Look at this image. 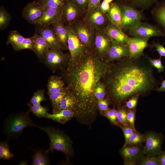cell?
Instances as JSON below:
<instances>
[{
	"mask_svg": "<svg viewBox=\"0 0 165 165\" xmlns=\"http://www.w3.org/2000/svg\"><path fill=\"white\" fill-rule=\"evenodd\" d=\"M94 52L99 58L104 60L111 40L104 31L95 30Z\"/></svg>",
	"mask_w": 165,
	"mask_h": 165,
	"instance_id": "4fadbf2b",
	"label": "cell"
},
{
	"mask_svg": "<svg viewBox=\"0 0 165 165\" xmlns=\"http://www.w3.org/2000/svg\"><path fill=\"white\" fill-rule=\"evenodd\" d=\"M11 16L2 6L0 8V29L3 30L9 25Z\"/></svg>",
	"mask_w": 165,
	"mask_h": 165,
	"instance_id": "836d02e7",
	"label": "cell"
},
{
	"mask_svg": "<svg viewBox=\"0 0 165 165\" xmlns=\"http://www.w3.org/2000/svg\"><path fill=\"white\" fill-rule=\"evenodd\" d=\"M24 38L16 30L11 31L7 38L6 45H8L11 44L13 46L18 44L20 43Z\"/></svg>",
	"mask_w": 165,
	"mask_h": 165,
	"instance_id": "e575fe53",
	"label": "cell"
},
{
	"mask_svg": "<svg viewBox=\"0 0 165 165\" xmlns=\"http://www.w3.org/2000/svg\"><path fill=\"white\" fill-rule=\"evenodd\" d=\"M19 165H28V164L27 163L26 160H21L20 162Z\"/></svg>",
	"mask_w": 165,
	"mask_h": 165,
	"instance_id": "11a10c76",
	"label": "cell"
},
{
	"mask_svg": "<svg viewBox=\"0 0 165 165\" xmlns=\"http://www.w3.org/2000/svg\"><path fill=\"white\" fill-rule=\"evenodd\" d=\"M135 111L132 109L127 112V119L130 127L135 132H136L134 126L135 118Z\"/></svg>",
	"mask_w": 165,
	"mask_h": 165,
	"instance_id": "bcb514c9",
	"label": "cell"
},
{
	"mask_svg": "<svg viewBox=\"0 0 165 165\" xmlns=\"http://www.w3.org/2000/svg\"><path fill=\"white\" fill-rule=\"evenodd\" d=\"M141 152L138 147L124 146L121 149V152L124 159L125 164L134 165L141 156Z\"/></svg>",
	"mask_w": 165,
	"mask_h": 165,
	"instance_id": "44dd1931",
	"label": "cell"
},
{
	"mask_svg": "<svg viewBox=\"0 0 165 165\" xmlns=\"http://www.w3.org/2000/svg\"><path fill=\"white\" fill-rule=\"evenodd\" d=\"M94 94L97 101L104 99L106 96L104 85L101 80L98 81L96 85L94 91Z\"/></svg>",
	"mask_w": 165,
	"mask_h": 165,
	"instance_id": "f35d334b",
	"label": "cell"
},
{
	"mask_svg": "<svg viewBox=\"0 0 165 165\" xmlns=\"http://www.w3.org/2000/svg\"><path fill=\"white\" fill-rule=\"evenodd\" d=\"M29 110L13 113L5 119L3 132L9 140H15L22 134V130L30 126L36 127L29 115Z\"/></svg>",
	"mask_w": 165,
	"mask_h": 165,
	"instance_id": "277c9868",
	"label": "cell"
},
{
	"mask_svg": "<svg viewBox=\"0 0 165 165\" xmlns=\"http://www.w3.org/2000/svg\"><path fill=\"white\" fill-rule=\"evenodd\" d=\"M84 13L75 5L73 0H66L62 9L61 20L65 26H69L82 18Z\"/></svg>",
	"mask_w": 165,
	"mask_h": 165,
	"instance_id": "7c38bea8",
	"label": "cell"
},
{
	"mask_svg": "<svg viewBox=\"0 0 165 165\" xmlns=\"http://www.w3.org/2000/svg\"><path fill=\"white\" fill-rule=\"evenodd\" d=\"M68 91L67 87L66 86L63 90L49 95L52 106L53 113L57 112L61 101L66 95Z\"/></svg>",
	"mask_w": 165,
	"mask_h": 165,
	"instance_id": "f546056e",
	"label": "cell"
},
{
	"mask_svg": "<svg viewBox=\"0 0 165 165\" xmlns=\"http://www.w3.org/2000/svg\"><path fill=\"white\" fill-rule=\"evenodd\" d=\"M70 53L54 49H48L45 56L44 62L50 70L54 72L62 71L68 66L71 61Z\"/></svg>",
	"mask_w": 165,
	"mask_h": 165,
	"instance_id": "5b68a950",
	"label": "cell"
},
{
	"mask_svg": "<svg viewBox=\"0 0 165 165\" xmlns=\"http://www.w3.org/2000/svg\"><path fill=\"white\" fill-rule=\"evenodd\" d=\"M127 112L126 109L123 107H119L117 110V120L123 125L129 126L127 117Z\"/></svg>",
	"mask_w": 165,
	"mask_h": 165,
	"instance_id": "8d00e7d4",
	"label": "cell"
},
{
	"mask_svg": "<svg viewBox=\"0 0 165 165\" xmlns=\"http://www.w3.org/2000/svg\"></svg>",
	"mask_w": 165,
	"mask_h": 165,
	"instance_id": "680465c9",
	"label": "cell"
},
{
	"mask_svg": "<svg viewBox=\"0 0 165 165\" xmlns=\"http://www.w3.org/2000/svg\"><path fill=\"white\" fill-rule=\"evenodd\" d=\"M9 140L7 139L6 141L0 143V159L9 160L14 156V154L10 151L8 143Z\"/></svg>",
	"mask_w": 165,
	"mask_h": 165,
	"instance_id": "1f68e13d",
	"label": "cell"
},
{
	"mask_svg": "<svg viewBox=\"0 0 165 165\" xmlns=\"http://www.w3.org/2000/svg\"><path fill=\"white\" fill-rule=\"evenodd\" d=\"M66 27L68 36V49L71 57L69 64H72L79 61L90 52L81 41L72 27Z\"/></svg>",
	"mask_w": 165,
	"mask_h": 165,
	"instance_id": "52a82bcc",
	"label": "cell"
},
{
	"mask_svg": "<svg viewBox=\"0 0 165 165\" xmlns=\"http://www.w3.org/2000/svg\"><path fill=\"white\" fill-rule=\"evenodd\" d=\"M158 155L160 165H165V152H162Z\"/></svg>",
	"mask_w": 165,
	"mask_h": 165,
	"instance_id": "f5cc1de1",
	"label": "cell"
},
{
	"mask_svg": "<svg viewBox=\"0 0 165 165\" xmlns=\"http://www.w3.org/2000/svg\"><path fill=\"white\" fill-rule=\"evenodd\" d=\"M109 100L107 97L102 100H97V108L101 113L106 111L109 109Z\"/></svg>",
	"mask_w": 165,
	"mask_h": 165,
	"instance_id": "b9f144b4",
	"label": "cell"
},
{
	"mask_svg": "<svg viewBox=\"0 0 165 165\" xmlns=\"http://www.w3.org/2000/svg\"><path fill=\"white\" fill-rule=\"evenodd\" d=\"M65 1H66V0H65Z\"/></svg>",
	"mask_w": 165,
	"mask_h": 165,
	"instance_id": "6f0895ef",
	"label": "cell"
},
{
	"mask_svg": "<svg viewBox=\"0 0 165 165\" xmlns=\"http://www.w3.org/2000/svg\"><path fill=\"white\" fill-rule=\"evenodd\" d=\"M116 2L124 4L134 8L145 10L151 8L159 0H116Z\"/></svg>",
	"mask_w": 165,
	"mask_h": 165,
	"instance_id": "d4e9b609",
	"label": "cell"
},
{
	"mask_svg": "<svg viewBox=\"0 0 165 165\" xmlns=\"http://www.w3.org/2000/svg\"><path fill=\"white\" fill-rule=\"evenodd\" d=\"M35 31L45 41L50 49L63 50L51 25L35 26Z\"/></svg>",
	"mask_w": 165,
	"mask_h": 165,
	"instance_id": "e0dca14e",
	"label": "cell"
},
{
	"mask_svg": "<svg viewBox=\"0 0 165 165\" xmlns=\"http://www.w3.org/2000/svg\"><path fill=\"white\" fill-rule=\"evenodd\" d=\"M63 8L45 7L43 15L36 22L35 26H47L61 20Z\"/></svg>",
	"mask_w": 165,
	"mask_h": 165,
	"instance_id": "ac0fdd59",
	"label": "cell"
},
{
	"mask_svg": "<svg viewBox=\"0 0 165 165\" xmlns=\"http://www.w3.org/2000/svg\"><path fill=\"white\" fill-rule=\"evenodd\" d=\"M12 46L14 50L16 51L24 49L31 50L33 51L34 50V43L32 37L24 38L20 43Z\"/></svg>",
	"mask_w": 165,
	"mask_h": 165,
	"instance_id": "d6a6232c",
	"label": "cell"
},
{
	"mask_svg": "<svg viewBox=\"0 0 165 165\" xmlns=\"http://www.w3.org/2000/svg\"><path fill=\"white\" fill-rule=\"evenodd\" d=\"M71 26L79 38L90 52H93L95 29L82 18L75 21Z\"/></svg>",
	"mask_w": 165,
	"mask_h": 165,
	"instance_id": "8992f818",
	"label": "cell"
},
{
	"mask_svg": "<svg viewBox=\"0 0 165 165\" xmlns=\"http://www.w3.org/2000/svg\"><path fill=\"white\" fill-rule=\"evenodd\" d=\"M110 63L89 52L79 61L70 64L62 72L68 91L75 98V117L79 123L90 128L98 115L94 91Z\"/></svg>",
	"mask_w": 165,
	"mask_h": 165,
	"instance_id": "7a4b0ae2",
	"label": "cell"
},
{
	"mask_svg": "<svg viewBox=\"0 0 165 165\" xmlns=\"http://www.w3.org/2000/svg\"><path fill=\"white\" fill-rule=\"evenodd\" d=\"M152 47L156 48V50L158 52L160 57H165V48L163 45H161L159 42L156 43L153 42Z\"/></svg>",
	"mask_w": 165,
	"mask_h": 165,
	"instance_id": "c3c4849f",
	"label": "cell"
},
{
	"mask_svg": "<svg viewBox=\"0 0 165 165\" xmlns=\"http://www.w3.org/2000/svg\"><path fill=\"white\" fill-rule=\"evenodd\" d=\"M44 90H38L34 92L33 96L30 101V104L33 105H40L41 102L47 99L44 96Z\"/></svg>",
	"mask_w": 165,
	"mask_h": 165,
	"instance_id": "74e56055",
	"label": "cell"
},
{
	"mask_svg": "<svg viewBox=\"0 0 165 165\" xmlns=\"http://www.w3.org/2000/svg\"><path fill=\"white\" fill-rule=\"evenodd\" d=\"M147 57L151 64L157 69L158 72L160 73L164 71L165 67L162 64L161 57L157 59H152L147 56Z\"/></svg>",
	"mask_w": 165,
	"mask_h": 165,
	"instance_id": "60d3db41",
	"label": "cell"
},
{
	"mask_svg": "<svg viewBox=\"0 0 165 165\" xmlns=\"http://www.w3.org/2000/svg\"><path fill=\"white\" fill-rule=\"evenodd\" d=\"M32 37L34 43V52L40 61H43L47 51L49 49L48 46L36 31Z\"/></svg>",
	"mask_w": 165,
	"mask_h": 165,
	"instance_id": "7402d4cb",
	"label": "cell"
},
{
	"mask_svg": "<svg viewBox=\"0 0 165 165\" xmlns=\"http://www.w3.org/2000/svg\"><path fill=\"white\" fill-rule=\"evenodd\" d=\"M75 101L74 96L68 91L66 95L61 101L56 112L63 109L72 110L75 113Z\"/></svg>",
	"mask_w": 165,
	"mask_h": 165,
	"instance_id": "f1b7e54d",
	"label": "cell"
},
{
	"mask_svg": "<svg viewBox=\"0 0 165 165\" xmlns=\"http://www.w3.org/2000/svg\"><path fill=\"white\" fill-rule=\"evenodd\" d=\"M143 138L141 134L134 131L130 136L127 144L134 145L141 143L143 141Z\"/></svg>",
	"mask_w": 165,
	"mask_h": 165,
	"instance_id": "7bdbcfd3",
	"label": "cell"
},
{
	"mask_svg": "<svg viewBox=\"0 0 165 165\" xmlns=\"http://www.w3.org/2000/svg\"><path fill=\"white\" fill-rule=\"evenodd\" d=\"M76 6L84 14L88 8V0H73Z\"/></svg>",
	"mask_w": 165,
	"mask_h": 165,
	"instance_id": "f6af8a7d",
	"label": "cell"
},
{
	"mask_svg": "<svg viewBox=\"0 0 165 165\" xmlns=\"http://www.w3.org/2000/svg\"><path fill=\"white\" fill-rule=\"evenodd\" d=\"M111 41L123 45H127L128 36L118 26L110 22L104 31Z\"/></svg>",
	"mask_w": 165,
	"mask_h": 165,
	"instance_id": "d6986e66",
	"label": "cell"
},
{
	"mask_svg": "<svg viewBox=\"0 0 165 165\" xmlns=\"http://www.w3.org/2000/svg\"><path fill=\"white\" fill-rule=\"evenodd\" d=\"M139 97L136 95L130 98L126 103V107L129 109L135 108L137 105Z\"/></svg>",
	"mask_w": 165,
	"mask_h": 165,
	"instance_id": "681fc988",
	"label": "cell"
},
{
	"mask_svg": "<svg viewBox=\"0 0 165 165\" xmlns=\"http://www.w3.org/2000/svg\"><path fill=\"white\" fill-rule=\"evenodd\" d=\"M128 36L144 38H149L152 37L164 36V35L157 26L147 22L140 21L131 28L125 33Z\"/></svg>",
	"mask_w": 165,
	"mask_h": 165,
	"instance_id": "9c48e42d",
	"label": "cell"
},
{
	"mask_svg": "<svg viewBox=\"0 0 165 165\" xmlns=\"http://www.w3.org/2000/svg\"><path fill=\"white\" fill-rule=\"evenodd\" d=\"M149 38L129 36L127 45L128 46L129 58L130 59L140 58L144 55L143 51L148 46Z\"/></svg>",
	"mask_w": 165,
	"mask_h": 165,
	"instance_id": "5bb4252c",
	"label": "cell"
},
{
	"mask_svg": "<svg viewBox=\"0 0 165 165\" xmlns=\"http://www.w3.org/2000/svg\"><path fill=\"white\" fill-rule=\"evenodd\" d=\"M122 127L125 138V143L124 146H127L129 138L134 131L133 129L129 126L123 125Z\"/></svg>",
	"mask_w": 165,
	"mask_h": 165,
	"instance_id": "7dc6e473",
	"label": "cell"
},
{
	"mask_svg": "<svg viewBox=\"0 0 165 165\" xmlns=\"http://www.w3.org/2000/svg\"><path fill=\"white\" fill-rule=\"evenodd\" d=\"M45 7H63L65 3V0H40Z\"/></svg>",
	"mask_w": 165,
	"mask_h": 165,
	"instance_id": "ab89813d",
	"label": "cell"
},
{
	"mask_svg": "<svg viewBox=\"0 0 165 165\" xmlns=\"http://www.w3.org/2000/svg\"><path fill=\"white\" fill-rule=\"evenodd\" d=\"M129 57V50L127 45L111 41L104 60L107 62L111 63Z\"/></svg>",
	"mask_w": 165,
	"mask_h": 165,
	"instance_id": "9a60e30c",
	"label": "cell"
},
{
	"mask_svg": "<svg viewBox=\"0 0 165 165\" xmlns=\"http://www.w3.org/2000/svg\"><path fill=\"white\" fill-rule=\"evenodd\" d=\"M152 68L145 55L140 58L125 57L110 63L101 80L110 104L118 108L129 98L156 90L158 82Z\"/></svg>",
	"mask_w": 165,
	"mask_h": 165,
	"instance_id": "6da1fadb",
	"label": "cell"
},
{
	"mask_svg": "<svg viewBox=\"0 0 165 165\" xmlns=\"http://www.w3.org/2000/svg\"><path fill=\"white\" fill-rule=\"evenodd\" d=\"M37 127L44 131L49 137L50 146L46 150L49 153L56 150L61 152L65 155L67 161L73 156L74 150L72 142L63 130L51 126H38Z\"/></svg>",
	"mask_w": 165,
	"mask_h": 165,
	"instance_id": "3957f363",
	"label": "cell"
},
{
	"mask_svg": "<svg viewBox=\"0 0 165 165\" xmlns=\"http://www.w3.org/2000/svg\"><path fill=\"white\" fill-rule=\"evenodd\" d=\"M117 3L122 15L121 29L125 33L137 23L145 19L141 10L129 6Z\"/></svg>",
	"mask_w": 165,
	"mask_h": 165,
	"instance_id": "ba28073f",
	"label": "cell"
},
{
	"mask_svg": "<svg viewBox=\"0 0 165 165\" xmlns=\"http://www.w3.org/2000/svg\"><path fill=\"white\" fill-rule=\"evenodd\" d=\"M51 25L63 50H68V33L64 23L61 20Z\"/></svg>",
	"mask_w": 165,
	"mask_h": 165,
	"instance_id": "603a6c76",
	"label": "cell"
},
{
	"mask_svg": "<svg viewBox=\"0 0 165 165\" xmlns=\"http://www.w3.org/2000/svg\"><path fill=\"white\" fill-rule=\"evenodd\" d=\"M73 117H75L74 112L69 110L63 109L52 114L49 113L47 118L63 124L70 120Z\"/></svg>",
	"mask_w": 165,
	"mask_h": 165,
	"instance_id": "83f0119b",
	"label": "cell"
},
{
	"mask_svg": "<svg viewBox=\"0 0 165 165\" xmlns=\"http://www.w3.org/2000/svg\"><path fill=\"white\" fill-rule=\"evenodd\" d=\"M66 86L62 78L57 76H52L49 79L47 83V93L50 95L63 90Z\"/></svg>",
	"mask_w": 165,
	"mask_h": 165,
	"instance_id": "4316f807",
	"label": "cell"
},
{
	"mask_svg": "<svg viewBox=\"0 0 165 165\" xmlns=\"http://www.w3.org/2000/svg\"><path fill=\"white\" fill-rule=\"evenodd\" d=\"M151 13L157 26L165 37V0L156 3L151 10Z\"/></svg>",
	"mask_w": 165,
	"mask_h": 165,
	"instance_id": "ffe728a7",
	"label": "cell"
},
{
	"mask_svg": "<svg viewBox=\"0 0 165 165\" xmlns=\"http://www.w3.org/2000/svg\"><path fill=\"white\" fill-rule=\"evenodd\" d=\"M34 154L31 156L32 161L31 164L32 165H50L49 153L47 150H45L42 148H37L32 149Z\"/></svg>",
	"mask_w": 165,
	"mask_h": 165,
	"instance_id": "cb8c5ba5",
	"label": "cell"
},
{
	"mask_svg": "<svg viewBox=\"0 0 165 165\" xmlns=\"http://www.w3.org/2000/svg\"><path fill=\"white\" fill-rule=\"evenodd\" d=\"M45 8L40 0L34 1L27 4L24 8L22 15L29 23L35 24L42 16Z\"/></svg>",
	"mask_w": 165,
	"mask_h": 165,
	"instance_id": "8fae6325",
	"label": "cell"
},
{
	"mask_svg": "<svg viewBox=\"0 0 165 165\" xmlns=\"http://www.w3.org/2000/svg\"><path fill=\"white\" fill-rule=\"evenodd\" d=\"M102 0H88V8L99 6Z\"/></svg>",
	"mask_w": 165,
	"mask_h": 165,
	"instance_id": "816d5d0a",
	"label": "cell"
},
{
	"mask_svg": "<svg viewBox=\"0 0 165 165\" xmlns=\"http://www.w3.org/2000/svg\"><path fill=\"white\" fill-rule=\"evenodd\" d=\"M141 165H160L158 157L149 156L145 158L140 163Z\"/></svg>",
	"mask_w": 165,
	"mask_h": 165,
	"instance_id": "ee69618b",
	"label": "cell"
},
{
	"mask_svg": "<svg viewBox=\"0 0 165 165\" xmlns=\"http://www.w3.org/2000/svg\"><path fill=\"white\" fill-rule=\"evenodd\" d=\"M109 11L106 13L109 21L118 26L121 29L122 17L121 12L116 2H111Z\"/></svg>",
	"mask_w": 165,
	"mask_h": 165,
	"instance_id": "484cf974",
	"label": "cell"
},
{
	"mask_svg": "<svg viewBox=\"0 0 165 165\" xmlns=\"http://www.w3.org/2000/svg\"><path fill=\"white\" fill-rule=\"evenodd\" d=\"M101 115L107 118L112 124L120 127L117 121V110L115 107L109 108L106 111L101 113Z\"/></svg>",
	"mask_w": 165,
	"mask_h": 165,
	"instance_id": "d590c367",
	"label": "cell"
},
{
	"mask_svg": "<svg viewBox=\"0 0 165 165\" xmlns=\"http://www.w3.org/2000/svg\"><path fill=\"white\" fill-rule=\"evenodd\" d=\"M28 105L30 108L29 112H32L35 116L38 118H47L49 109L46 107H43L40 105H33L30 103Z\"/></svg>",
	"mask_w": 165,
	"mask_h": 165,
	"instance_id": "4dcf8cb0",
	"label": "cell"
},
{
	"mask_svg": "<svg viewBox=\"0 0 165 165\" xmlns=\"http://www.w3.org/2000/svg\"><path fill=\"white\" fill-rule=\"evenodd\" d=\"M156 90L158 92L165 91V80H163L161 83V86L159 87H157Z\"/></svg>",
	"mask_w": 165,
	"mask_h": 165,
	"instance_id": "db71d44e",
	"label": "cell"
},
{
	"mask_svg": "<svg viewBox=\"0 0 165 165\" xmlns=\"http://www.w3.org/2000/svg\"><path fill=\"white\" fill-rule=\"evenodd\" d=\"M163 139L161 135L152 133L148 134L146 136L144 153L150 156L159 155L162 152Z\"/></svg>",
	"mask_w": 165,
	"mask_h": 165,
	"instance_id": "2e32d148",
	"label": "cell"
},
{
	"mask_svg": "<svg viewBox=\"0 0 165 165\" xmlns=\"http://www.w3.org/2000/svg\"><path fill=\"white\" fill-rule=\"evenodd\" d=\"M101 11L104 13H107L109 10L110 4L105 0H103L99 6Z\"/></svg>",
	"mask_w": 165,
	"mask_h": 165,
	"instance_id": "f907efd6",
	"label": "cell"
},
{
	"mask_svg": "<svg viewBox=\"0 0 165 165\" xmlns=\"http://www.w3.org/2000/svg\"><path fill=\"white\" fill-rule=\"evenodd\" d=\"M82 18L95 30L101 31H104L110 22L99 6L88 9Z\"/></svg>",
	"mask_w": 165,
	"mask_h": 165,
	"instance_id": "30bf717a",
	"label": "cell"
},
{
	"mask_svg": "<svg viewBox=\"0 0 165 165\" xmlns=\"http://www.w3.org/2000/svg\"><path fill=\"white\" fill-rule=\"evenodd\" d=\"M106 1H107V2H108L110 4L113 1V0H105Z\"/></svg>",
	"mask_w": 165,
	"mask_h": 165,
	"instance_id": "9f6ffc18",
	"label": "cell"
}]
</instances>
